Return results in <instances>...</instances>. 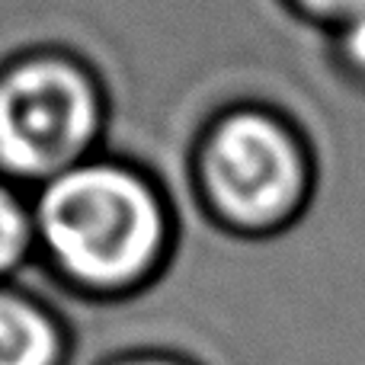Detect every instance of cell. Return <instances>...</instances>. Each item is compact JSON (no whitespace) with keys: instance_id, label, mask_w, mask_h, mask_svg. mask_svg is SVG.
Returning a JSON list of instances; mask_svg holds the SVG:
<instances>
[{"instance_id":"cell-1","label":"cell","mask_w":365,"mask_h":365,"mask_svg":"<svg viewBox=\"0 0 365 365\" xmlns=\"http://www.w3.org/2000/svg\"><path fill=\"white\" fill-rule=\"evenodd\" d=\"M36 227L58 272L96 298L138 295L158 276L170 234L151 180L103 160L48 180Z\"/></svg>"},{"instance_id":"cell-2","label":"cell","mask_w":365,"mask_h":365,"mask_svg":"<svg viewBox=\"0 0 365 365\" xmlns=\"http://www.w3.org/2000/svg\"><path fill=\"white\" fill-rule=\"evenodd\" d=\"M195 182L221 225L269 234L311 195V154L276 113L240 106L215 119L195 151Z\"/></svg>"},{"instance_id":"cell-3","label":"cell","mask_w":365,"mask_h":365,"mask_svg":"<svg viewBox=\"0 0 365 365\" xmlns=\"http://www.w3.org/2000/svg\"><path fill=\"white\" fill-rule=\"evenodd\" d=\"M103 125V96L87 68L64 55H32L0 74V170L61 177Z\"/></svg>"},{"instance_id":"cell-4","label":"cell","mask_w":365,"mask_h":365,"mask_svg":"<svg viewBox=\"0 0 365 365\" xmlns=\"http://www.w3.org/2000/svg\"><path fill=\"white\" fill-rule=\"evenodd\" d=\"M74 336L51 304L0 285V365H71Z\"/></svg>"},{"instance_id":"cell-5","label":"cell","mask_w":365,"mask_h":365,"mask_svg":"<svg viewBox=\"0 0 365 365\" xmlns=\"http://www.w3.org/2000/svg\"><path fill=\"white\" fill-rule=\"evenodd\" d=\"M32 237V221L26 215L23 202L0 186V276L13 272L26 257V247Z\"/></svg>"},{"instance_id":"cell-6","label":"cell","mask_w":365,"mask_h":365,"mask_svg":"<svg viewBox=\"0 0 365 365\" xmlns=\"http://www.w3.org/2000/svg\"><path fill=\"white\" fill-rule=\"evenodd\" d=\"M336 61L343 71H353L365 81V13L336 26Z\"/></svg>"},{"instance_id":"cell-7","label":"cell","mask_w":365,"mask_h":365,"mask_svg":"<svg viewBox=\"0 0 365 365\" xmlns=\"http://www.w3.org/2000/svg\"><path fill=\"white\" fill-rule=\"evenodd\" d=\"M304 19H321V23H346V19L365 13V0H289Z\"/></svg>"},{"instance_id":"cell-8","label":"cell","mask_w":365,"mask_h":365,"mask_svg":"<svg viewBox=\"0 0 365 365\" xmlns=\"http://www.w3.org/2000/svg\"><path fill=\"white\" fill-rule=\"evenodd\" d=\"M100 365H192L182 356H173V353H122V356H113V359L100 362Z\"/></svg>"},{"instance_id":"cell-9","label":"cell","mask_w":365,"mask_h":365,"mask_svg":"<svg viewBox=\"0 0 365 365\" xmlns=\"http://www.w3.org/2000/svg\"><path fill=\"white\" fill-rule=\"evenodd\" d=\"M71 365H83L81 359H77V356H71Z\"/></svg>"}]
</instances>
